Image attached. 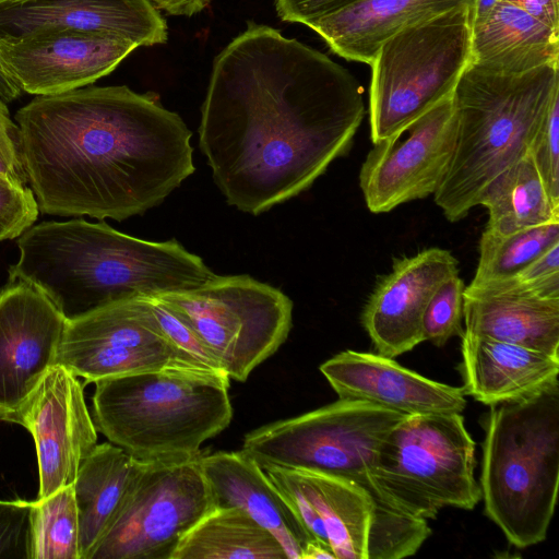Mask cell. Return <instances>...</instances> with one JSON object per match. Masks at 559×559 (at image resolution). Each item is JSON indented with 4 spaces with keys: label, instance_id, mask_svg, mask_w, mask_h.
<instances>
[{
    "label": "cell",
    "instance_id": "cell-1",
    "mask_svg": "<svg viewBox=\"0 0 559 559\" xmlns=\"http://www.w3.org/2000/svg\"><path fill=\"white\" fill-rule=\"evenodd\" d=\"M364 116L347 69L249 22L214 59L199 146L226 202L259 215L309 189L348 151Z\"/></svg>",
    "mask_w": 559,
    "mask_h": 559
},
{
    "label": "cell",
    "instance_id": "cell-2",
    "mask_svg": "<svg viewBox=\"0 0 559 559\" xmlns=\"http://www.w3.org/2000/svg\"><path fill=\"white\" fill-rule=\"evenodd\" d=\"M39 212L124 221L160 204L195 167L191 131L126 85L35 96L15 116Z\"/></svg>",
    "mask_w": 559,
    "mask_h": 559
},
{
    "label": "cell",
    "instance_id": "cell-3",
    "mask_svg": "<svg viewBox=\"0 0 559 559\" xmlns=\"http://www.w3.org/2000/svg\"><path fill=\"white\" fill-rule=\"evenodd\" d=\"M16 246L9 282L33 285L67 320L124 299L192 289L215 275L175 239H140L103 221L33 224Z\"/></svg>",
    "mask_w": 559,
    "mask_h": 559
},
{
    "label": "cell",
    "instance_id": "cell-4",
    "mask_svg": "<svg viewBox=\"0 0 559 559\" xmlns=\"http://www.w3.org/2000/svg\"><path fill=\"white\" fill-rule=\"evenodd\" d=\"M559 64L524 73H493L468 64L453 92L454 153L436 204L450 222L464 218L490 183L531 148L559 94Z\"/></svg>",
    "mask_w": 559,
    "mask_h": 559
},
{
    "label": "cell",
    "instance_id": "cell-5",
    "mask_svg": "<svg viewBox=\"0 0 559 559\" xmlns=\"http://www.w3.org/2000/svg\"><path fill=\"white\" fill-rule=\"evenodd\" d=\"M485 420L480 491L486 515L510 544L546 539L559 483V382L490 406Z\"/></svg>",
    "mask_w": 559,
    "mask_h": 559
},
{
    "label": "cell",
    "instance_id": "cell-6",
    "mask_svg": "<svg viewBox=\"0 0 559 559\" xmlns=\"http://www.w3.org/2000/svg\"><path fill=\"white\" fill-rule=\"evenodd\" d=\"M229 380L155 371L95 382L92 418L109 442L140 461L190 457L231 421Z\"/></svg>",
    "mask_w": 559,
    "mask_h": 559
},
{
    "label": "cell",
    "instance_id": "cell-7",
    "mask_svg": "<svg viewBox=\"0 0 559 559\" xmlns=\"http://www.w3.org/2000/svg\"><path fill=\"white\" fill-rule=\"evenodd\" d=\"M475 448L461 413L407 415L383 440L370 478L381 502L411 518L473 510L481 500Z\"/></svg>",
    "mask_w": 559,
    "mask_h": 559
},
{
    "label": "cell",
    "instance_id": "cell-8",
    "mask_svg": "<svg viewBox=\"0 0 559 559\" xmlns=\"http://www.w3.org/2000/svg\"><path fill=\"white\" fill-rule=\"evenodd\" d=\"M472 8L451 9L395 33L372 62V143L392 138L451 96L471 62Z\"/></svg>",
    "mask_w": 559,
    "mask_h": 559
},
{
    "label": "cell",
    "instance_id": "cell-9",
    "mask_svg": "<svg viewBox=\"0 0 559 559\" xmlns=\"http://www.w3.org/2000/svg\"><path fill=\"white\" fill-rule=\"evenodd\" d=\"M406 414L381 405L338 399L304 415L247 433L242 451L266 464L336 476L366 489L374 513L391 510L379 499L370 474L388 433Z\"/></svg>",
    "mask_w": 559,
    "mask_h": 559
},
{
    "label": "cell",
    "instance_id": "cell-10",
    "mask_svg": "<svg viewBox=\"0 0 559 559\" xmlns=\"http://www.w3.org/2000/svg\"><path fill=\"white\" fill-rule=\"evenodd\" d=\"M200 336L229 379L243 382L286 341L293 301L249 275H217L158 296Z\"/></svg>",
    "mask_w": 559,
    "mask_h": 559
},
{
    "label": "cell",
    "instance_id": "cell-11",
    "mask_svg": "<svg viewBox=\"0 0 559 559\" xmlns=\"http://www.w3.org/2000/svg\"><path fill=\"white\" fill-rule=\"evenodd\" d=\"M200 455L142 461L90 559H171L181 538L215 508Z\"/></svg>",
    "mask_w": 559,
    "mask_h": 559
},
{
    "label": "cell",
    "instance_id": "cell-12",
    "mask_svg": "<svg viewBox=\"0 0 559 559\" xmlns=\"http://www.w3.org/2000/svg\"><path fill=\"white\" fill-rule=\"evenodd\" d=\"M57 364L94 383L167 370L216 377L199 369L174 346L147 297L116 301L67 320Z\"/></svg>",
    "mask_w": 559,
    "mask_h": 559
},
{
    "label": "cell",
    "instance_id": "cell-13",
    "mask_svg": "<svg viewBox=\"0 0 559 559\" xmlns=\"http://www.w3.org/2000/svg\"><path fill=\"white\" fill-rule=\"evenodd\" d=\"M456 130L452 94L400 133L374 143L359 173L369 211L386 213L433 195L450 166Z\"/></svg>",
    "mask_w": 559,
    "mask_h": 559
},
{
    "label": "cell",
    "instance_id": "cell-14",
    "mask_svg": "<svg viewBox=\"0 0 559 559\" xmlns=\"http://www.w3.org/2000/svg\"><path fill=\"white\" fill-rule=\"evenodd\" d=\"M33 437L39 475L37 498L73 485L82 461L97 444V430L79 377L53 365L12 418Z\"/></svg>",
    "mask_w": 559,
    "mask_h": 559
},
{
    "label": "cell",
    "instance_id": "cell-15",
    "mask_svg": "<svg viewBox=\"0 0 559 559\" xmlns=\"http://www.w3.org/2000/svg\"><path fill=\"white\" fill-rule=\"evenodd\" d=\"M136 47L124 38L75 31L0 37V67L22 91L53 95L109 74Z\"/></svg>",
    "mask_w": 559,
    "mask_h": 559
},
{
    "label": "cell",
    "instance_id": "cell-16",
    "mask_svg": "<svg viewBox=\"0 0 559 559\" xmlns=\"http://www.w3.org/2000/svg\"><path fill=\"white\" fill-rule=\"evenodd\" d=\"M67 319L39 289L14 281L0 290V420L11 423L57 364Z\"/></svg>",
    "mask_w": 559,
    "mask_h": 559
},
{
    "label": "cell",
    "instance_id": "cell-17",
    "mask_svg": "<svg viewBox=\"0 0 559 559\" xmlns=\"http://www.w3.org/2000/svg\"><path fill=\"white\" fill-rule=\"evenodd\" d=\"M261 468L310 536L329 545L336 559H367L376 501L366 489L318 472L271 464Z\"/></svg>",
    "mask_w": 559,
    "mask_h": 559
},
{
    "label": "cell",
    "instance_id": "cell-18",
    "mask_svg": "<svg viewBox=\"0 0 559 559\" xmlns=\"http://www.w3.org/2000/svg\"><path fill=\"white\" fill-rule=\"evenodd\" d=\"M457 273V260L441 248L396 260L374 286L361 313L377 353L395 358L424 342L425 309L438 287Z\"/></svg>",
    "mask_w": 559,
    "mask_h": 559
},
{
    "label": "cell",
    "instance_id": "cell-19",
    "mask_svg": "<svg viewBox=\"0 0 559 559\" xmlns=\"http://www.w3.org/2000/svg\"><path fill=\"white\" fill-rule=\"evenodd\" d=\"M75 31L124 38L139 46L167 41V24L147 0H8L0 37Z\"/></svg>",
    "mask_w": 559,
    "mask_h": 559
},
{
    "label": "cell",
    "instance_id": "cell-20",
    "mask_svg": "<svg viewBox=\"0 0 559 559\" xmlns=\"http://www.w3.org/2000/svg\"><path fill=\"white\" fill-rule=\"evenodd\" d=\"M338 399L374 403L406 415L462 413L463 386L428 379L380 354L344 350L320 366Z\"/></svg>",
    "mask_w": 559,
    "mask_h": 559
},
{
    "label": "cell",
    "instance_id": "cell-21",
    "mask_svg": "<svg viewBox=\"0 0 559 559\" xmlns=\"http://www.w3.org/2000/svg\"><path fill=\"white\" fill-rule=\"evenodd\" d=\"M200 463L215 508L243 510L267 530L283 547L287 559H300L313 538L261 466L241 451L201 454Z\"/></svg>",
    "mask_w": 559,
    "mask_h": 559
},
{
    "label": "cell",
    "instance_id": "cell-22",
    "mask_svg": "<svg viewBox=\"0 0 559 559\" xmlns=\"http://www.w3.org/2000/svg\"><path fill=\"white\" fill-rule=\"evenodd\" d=\"M464 332L559 356V298L496 282L465 286Z\"/></svg>",
    "mask_w": 559,
    "mask_h": 559
},
{
    "label": "cell",
    "instance_id": "cell-23",
    "mask_svg": "<svg viewBox=\"0 0 559 559\" xmlns=\"http://www.w3.org/2000/svg\"><path fill=\"white\" fill-rule=\"evenodd\" d=\"M464 392L495 406L535 395L559 382V356L518 344L461 335Z\"/></svg>",
    "mask_w": 559,
    "mask_h": 559
},
{
    "label": "cell",
    "instance_id": "cell-24",
    "mask_svg": "<svg viewBox=\"0 0 559 559\" xmlns=\"http://www.w3.org/2000/svg\"><path fill=\"white\" fill-rule=\"evenodd\" d=\"M475 0H358L314 22L316 31L338 56L371 64L389 37L418 22Z\"/></svg>",
    "mask_w": 559,
    "mask_h": 559
},
{
    "label": "cell",
    "instance_id": "cell-25",
    "mask_svg": "<svg viewBox=\"0 0 559 559\" xmlns=\"http://www.w3.org/2000/svg\"><path fill=\"white\" fill-rule=\"evenodd\" d=\"M472 28L469 63L477 68L519 74L559 64V29L513 3L499 1L486 20Z\"/></svg>",
    "mask_w": 559,
    "mask_h": 559
},
{
    "label": "cell",
    "instance_id": "cell-26",
    "mask_svg": "<svg viewBox=\"0 0 559 559\" xmlns=\"http://www.w3.org/2000/svg\"><path fill=\"white\" fill-rule=\"evenodd\" d=\"M141 464L111 442L96 444L82 461L73 484L82 559H90Z\"/></svg>",
    "mask_w": 559,
    "mask_h": 559
},
{
    "label": "cell",
    "instance_id": "cell-27",
    "mask_svg": "<svg viewBox=\"0 0 559 559\" xmlns=\"http://www.w3.org/2000/svg\"><path fill=\"white\" fill-rule=\"evenodd\" d=\"M287 559L278 540L243 510L214 508L179 542L171 559Z\"/></svg>",
    "mask_w": 559,
    "mask_h": 559
},
{
    "label": "cell",
    "instance_id": "cell-28",
    "mask_svg": "<svg viewBox=\"0 0 559 559\" xmlns=\"http://www.w3.org/2000/svg\"><path fill=\"white\" fill-rule=\"evenodd\" d=\"M479 205L488 210L485 229L498 235L559 221V206L551 201L530 151L490 183Z\"/></svg>",
    "mask_w": 559,
    "mask_h": 559
},
{
    "label": "cell",
    "instance_id": "cell-29",
    "mask_svg": "<svg viewBox=\"0 0 559 559\" xmlns=\"http://www.w3.org/2000/svg\"><path fill=\"white\" fill-rule=\"evenodd\" d=\"M556 242H559V221L509 235H498L485 229L479 239L478 263L469 286L513 277Z\"/></svg>",
    "mask_w": 559,
    "mask_h": 559
},
{
    "label": "cell",
    "instance_id": "cell-30",
    "mask_svg": "<svg viewBox=\"0 0 559 559\" xmlns=\"http://www.w3.org/2000/svg\"><path fill=\"white\" fill-rule=\"evenodd\" d=\"M29 503V559H82L73 485Z\"/></svg>",
    "mask_w": 559,
    "mask_h": 559
},
{
    "label": "cell",
    "instance_id": "cell-31",
    "mask_svg": "<svg viewBox=\"0 0 559 559\" xmlns=\"http://www.w3.org/2000/svg\"><path fill=\"white\" fill-rule=\"evenodd\" d=\"M465 285L457 274L445 280L430 298L423 317V340L443 346L451 337L463 333Z\"/></svg>",
    "mask_w": 559,
    "mask_h": 559
},
{
    "label": "cell",
    "instance_id": "cell-32",
    "mask_svg": "<svg viewBox=\"0 0 559 559\" xmlns=\"http://www.w3.org/2000/svg\"><path fill=\"white\" fill-rule=\"evenodd\" d=\"M151 308L174 346L202 371L229 379L195 331L158 297H147Z\"/></svg>",
    "mask_w": 559,
    "mask_h": 559
},
{
    "label": "cell",
    "instance_id": "cell-33",
    "mask_svg": "<svg viewBox=\"0 0 559 559\" xmlns=\"http://www.w3.org/2000/svg\"><path fill=\"white\" fill-rule=\"evenodd\" d=\"M530 153L551 201L559 206V94L554 97Z\"/></svg>",
    "mask_w": 559,
    "mask_h": 559
},
{
    "label": "cell",
    "instance_id": "cell-34",
    "mask_svg": "<svg viewBox=\"0 0 559 559\" xmlns=\"http://www.w3.org/2000/svg\"><path fill=\"white\" fill-rule=\"evenodd\" d=\"M38 213L31 188L0 181V242L21 236L36 222Z\"/></svg>",
    "mask_w": 559,
    "mask_h": 559
},
{
    "label": "cell",
    "instance_id": "cell-35",
    "mask_svg": "<svg viewBox=\"0 0 559 559\" xmlns=\"http://www.w3.org/2000/svg\"><path fill=\"white\" fill-rule=\"evenodd\" d=\"M31 503L0 500V559H29Z\"/></svg>",
    "mask_w": 559,
    "mask_h": 559
},
{
    "label": "cell",
    "instance_id": "cell-36",
    "mask_svg": "<svg viewBox=\"0 0 559 559\" xmlns=\"http://www.w3.org/2000/svg\"><path fill=\"white\" fill-rule=\"evenodd\" d=\"M358 0H275L282 21L310 26Z\"/></svg>",
    "mask_w": 559,
    "mask_h": 559
},
{
    "label": "cell",
    "instance_id": "cell-37",
    "mask_svg": "<svg viewBox=\"0 0 559 559\" xmlns=\"http://www.w3.org/2000/svg\"><path fill=\"white\" fill-rule=\"evenodd\" d=\"M0 176L17 187L28 183L17 146V133L0 126Z\"/></svg>",
    "mask_w": 559,
    "mask_h": 559
},
{
    "label": "cell",
    "instance_id": "cell-38",
    "mask_svg": "<svg viewBox=\"0 0 559 559\" xmlns=\"http://www.w3.org/2000/svg\"><path fill=\"white\" fill-rule=\"evenodd\" d=\"M515 4L550 27L559 29V0H500Z\"/></svg>",
    "mask_w": 559,
    "mask_h": 559
},
{
    "label": "cell",
    "instance_id": "cell-39",
    "mask_svg": "<svg viewBox=\"0 0 559 559\" xmlns=\"http://www.w3.org/2000/svg\"><path fill=\"white\" fill-rule=\"evenodd\" d=\"M156 9L171 15L192 16L204 10L211 0H147Z\"/></svg>",
    "mask_w": 559,
    "mask_h": 559
},
{
    "label": "cell",
    "instance_id": "cell-40",
    "mask_svg": "<svg viewBox=\"0 0 559 559\" xmlns=\"http://www.w3.org/2000/svg\"><path fill=\"white\" fill-rule=\"evenodd\" d=\"M319 558H331L336 559L334 552L331 547L320 540L312 539L310 540L302 554L300 559H319Z\"/></svg>",
    "mask_w": 559,
    "mask_h": 559
},
{
    "label": "cell",
    "instance_id": "cell-41",
    "mask_svg": "<svg viewBox=\"0 0 559 559\" xmlns=\"http://www.w3.org/2000/svg\"><path fill=\"white\" fill-rule=\"evenodd\" d=\"M22 90L0 67V99L10 103L17 98Z\"/></svg>",
    "mask_w": 559,
    "mask_h": 559
},
{
    "label": "cell",
    "instance_id": "cell-42",
    "mask_svg": "<svg viewBox=\"0 0 559 559\" xmlns=\"http://www.w3.org/2000/svg\"><path fill=\"white\" fill-rule=\"evenodd\" d=\"M500 0H475L472 8V27L481 24Z\"/></svg>",
    "mask_w": 559,
    "mask_h": 559
},
{
    "label": "cell",
    "instance_id": "cell-43",
    "mask_svg": "<svg viewBox=\"0 0 559 559\" xmlns=\"http://www.w3.org/2000/svg\"><path fill=\"white\" fill-rule=\"evenodd\" d=\"M0 126L17 133L16 124L11 120L9 109L4 102L0 99Z\"/></svg>",
    "mask_w": 559,
    "mask_h": 559
},
{
    "label": "cell",
    "instance_id": "cell-44",
    "mask_svg": "<svg viewBox=\"0 0 559 559\" xmlns=\"http://www.w3.org/2000/svg\"><path fill=\"white\" fill-rule=\"evenodd\" d=\"M0 181H7L9 182L8 180H5L2 176H0Z\"/></svg>",
    "mask_w": 559,
    "mask_h": 559
},
{
    "label": "cell",
    "instance_id": "cell-45",
    "mask_svg": "<svg viewBox=\"0 0 559 559\" xmlns=\"http://www.w3.org/2000/svg\"><path fill=\"white\" fill-rule=\"evenodd\" d=\"M5 1H8V0H0V3L5 2Z\"/></svg>",
    "mask_w": 559,
    "mask_h": 559
}]
</instances>
